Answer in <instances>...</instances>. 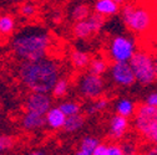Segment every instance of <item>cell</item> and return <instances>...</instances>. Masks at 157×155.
Returning a JSON list of instances; mask_svg holds the SVG:
<instances>
[{
	"label": "cell",
	"mask_w": 157,
	"mask_h": 155,
	"mask_svg": "<svg viewBox=\"0 0 157 155\" xmlns=\"http://www.w3.org/2000/svg\"><path fill=\"white\" fill-rule=\"evenodd\" d=\"M153 65H155V73H156V78H157V53L153 56Z\"/></svg>",
	"instance_id": "35"
},
{
	"label": "cell",
	"mask_w": 157,
	"mask_h": 155,
	"mask_svg": "<svg viewBox=\"0 0 157 155\" xmlns=\"http://www.w3.org/2000/svg\"><path fill=\"white\" fill-rule=\"evenodd\" d=\"M90 61H91V55L86 51L72 50L70 53V62H71L72 67L77 71H82V70L87 68Z\"/></svg>",
	"instance_id": "15"
},
{
	"label": "cell",
	"mask_w": 157,
	"mask_h": 155,
	"mask_svg": "<svg viewBox=\"0 0 157 155\" xmlns=\"http://www.w3.org/2000/svg\"><path fill=\"white\" fill-rule=\"evenodd\" d=\"M145 140L148 143V144H151V145H157V128L155 129V130H152L147 137L145 138Z\"/></svg>",
	"instance_id": "30"
},
{
	"label": "cell",
	"mask_w": 157,
	"mask_h": 155,
	"mask_svg": "<svg viewBox=\"0 0 157 155\" xmlns=\"http://www.w3.org/2000/svg\"><path fill=\"white\" fill-rule=\"evenodd\" d=\"M109 61L106 60L105 56H96L91 57V61L87 66V72L97 76H104L109 71Z\"/></svg>",
	"instance_id": "16"
},
{
	"label": "cell",
	"mask_w": 157,
	"mask_h": 155,
	"mask_svg": "<svg viewBox=\"0 0 157 155\" xmlns=\"http://www.w3.org/2000/svg\"><path fill=\"white\" fill-rule=\"evenodd\" d=\"M91 13H92L91 8L87 4L78 3V4L74 5L72 9L70 10V19L72 23H77V21H81L84 19H86Z\"/></svg>",
	"instance_id": "19"
},
{
	"label": "cell",
	"mask_w": 157,
	"mask_h": 155,
	"mask_svg": "<svg viewBox=\"0 0 157 155\" xmlns=\"http://www.w3.org/2000/svg\"><path fill=\"white\" fill-rule=\"evenodd\" d=\"M120 9H121V5L117 4L115 0H96L92 11L104 17H110L119 14Z\"/></svg>",
	"instance_id": "13"
},
{
	"label": "cell",
	"mask_w": 157,
	"mask_h": 155,
	"mask_svg": "<svg viewBox=\"0 0 157 155\" xmlns=\"http://www.w3.org/2000/svg\"><path fill=\"white\" fill-rule=\"evenodd\" d=\"M77 92L84 99L95 101L105 93V80L102 76L92 74L90 72L82 73L77 80Z\"/></svg>",
	"instance_id": "7"
},
{
	"label": "cell",
	"mask_w": 157,
	"mask_h": 155,
	"mask_svg": "<svg viewBox=\"0 0 157 155\" xmlns=\"http://www.w3.org/2000/svg\"><path fill=\"white\" fill-rule=\"evenodd\" d=\"M9 2H13V3H16V2H20V0H9Z\"/></svg>",
	"instance_id": "38"
},
{
	"label": "cell",
	"mask_w": 157,
	"mask_h": 155,
	"mask_svg": "<svg viewBox=\"0 0 157 155\" xmlns=\"http://www.w3.org/2000/svg\"><path fill=\"white\" fill-rule=\"evenodd\" d=\"M85 122H86V119L82 113L70 115V117H66V119H65L63 130L65 133H76L85 125Z\"/></svg>",
	"instance_id": "18"
},
{
	"label": "cell",
	"mask_w": 157,
	"mask_h": 155,
	"mask_svg": "<svg viewBox=\"0 0 157 155\" xmlns=\"http://www.w3.org/2000/svg\"><path fill=\"white\" fill-rule=\"evenodd\" d=\"M24 155H48L45 150H41V149H39V150H33L30 153H26Z\"/></svg>",
	"instance_id": "34"
},
{
	"label": "cell",
	"mask_w": 157,
	"mask_h": 155,
	"mask_svg": "<svg viewBox=\"0 0 157 155\" xmlns=\"http://www.w3.org/2000/svg\"><path fill=\"white\" fill-rule=\"evenodd\" d=\"M128 63L135 74L136 82H139L142 86H150L156 82L157 78L155 73L153 55L148 50L137 49Z\"/></svg>",
	"instance_id": "4"
},
{
	"label": "cell",
	"mask_w": 157,
	"mask_h": 155,
	"mask_svg": "<svg viewBox=\"0 0 157 155\" xmlns=\"http://www.w3.org/2000/svg\"><path fill=\"white\" fill-rule=\"evenodd\" d=\"M133 128L142 139L157 128V107L140 103L133 114Z\"/></svg>",
	"instance_id": "6"
},
{
	"label": "cell",
	"mask_w": 157,
	"mask_h": 155,
	"mask_svg": "<svg viewBox=\"0 0 157 155\" xmlns=\"http://www.w3.org/2000/svg\"><path fill=\"white\" fill-rule=\"evenodd\" d=\"M115 2L117 3V4H120V5H124L125 3H127L128 0H115Z\"/></svg>",
	"instance_id": "37"
},
{
	"label": "cell",
	"mask_w": 157,
	"mask_h": 155,
	"mask_svg": "<svg viewBox=\"0 0 157 155\" xmlns=\"http://www.w3.org/2000/svg\"><path fill=\"white\" fill-rule=\"evenodd\" d=\"M37 11V8L33 4V3H25L21 5L20 10H19V13H20L21 16L24 17H33Z\"/></svg>",
	"instance_id": "27"
},
{
	"label": "cell",
	"mask_w": 157,
	"mask_h": 155,
	"mask_svg": "<svg viewBox=\"0 0 157 155\" xmlns=\"http://www.w3.org/2000/svg\"><path fill=\"white\" fill-rule=\"evenodd\" d=\"M16 144L15 138L10 137V135H4L0 134V153L6 151V150H11Z\"/></svg>",
	"instance_id": "26"
},
{
	"label": "cell",
	"mask_w": 157,
	"mask_h": 155,
	"mask_svg": "<svg viewBox=\"0 0 157 155\" xmlns=\"http://www.w3.org/2000/svg\"><path fill=\"white\" fill-rule=\"evenodd\" d=\"M61 20H63V16H61L60 13H55V14L52 15V21H54L55 24H60Z\"/></svg>",
	"instance_id": "33"
},
{
	"label": "cell",
	"mask_w": 157,
	"mask_h": 155,
	"mask_svg": "<svg viewBox=\"0 0 157 155\" xmlns=\"http://www.w3.org/2000/svg\"><path fill=\"white\" fill-rule=\"evenodd\" d=\"M130 130V119L122 115L113 114L109 122V137L112 140H121Z\"/></svg>",
	"instance_id": "11"
},
{
	"label": "cell",
	"mask_w": 157,
	"mask_h": 155,
	"mask_svg": "<svg viewBox=\"0 0 157 155\" xmlns=\"http://www.w3.org/2000/svg\"><path fill=\"white\" fill-rule=\"evenodd\" d=\"M52 38L44 27L29 26L14 35L11 50L16 59L23 61H34L48 56Z\"/></svg>",
	"instance_id": "2"
},
{
	"label": "cell",
	"mask_w": 157,
	"mask_h": 155,
	"mask_svg": "<svg viewBox=\"0 0 157 155\" xmlns=\"http://www.w3.org/2000/svg\"><path fill=\"white\" fill-rule=\"evenodd\" d=\"M70 89V83H69V80L65 78V77H60L56 83L54 85L52 89H51V97L52 98H57V99H60V98H64V97L67 94Z\"/></svg>",
	"instance_id": "20"
},
{
	"label": "cell",
	"mask_w": 157,
	"mask_h": 155,
	"mask_svg": "<svg viewBox=\"0 0 157 155\" xmlns=\"http://www.w3.org/2000/svg\"><path fill=\"white\" fill-rule=\"evenodd\" d=\"M75 155H90V154H87V153H85V151H82V150L78 149V150L76 151V154H75Z\"/></svg>",
	"instance_id": "36"
},
{
	"label": "cell",
	"mask_w": 157,
	"mask_h": 155,
	"mask_svg": "<svg viewBox=\"0 0 157 155\" xmlns=\"http://www.w3.org/2000/svg\"><path fill=\"white\" fill-rule=\"evenodd\" d=\"M153 0H128L121 5L120 15L127 30L137 36H147L157 24Z\"/></svg>",
	"instance_id": "3"
},
{
	"label": "cell",
	"mask_w": 157,
	"mask_h": 155,
	"mask_svg": "<svg viewBox=\"0 0 157 155\" xmlns=\"http://www.w3.org/2000/svg\"><path fill=\"white\" fill-rule=\"evenodd\" d=\"M45 125H46L45 124V115H43V114L26 110L21 117V127L28 132L41 129Z\"/></svg>",
	"instance_id": "12"
},
{
	"label": "cell",
	"mask_w": 157,
	"mask_h": 155,
	"mask_svg": "<svg viewBox=\"0 0 157 155\" xmlns=\"http://www.w3.org/2000/svg\"><path fill=\"white\" fill-rule=\"evenodd\" d=\"M57 107L60 108V110L66 115V117L81 113V104L78 102H75V101H64Z\"/></svg>",
	"instance_id": "23"
},
{
	"label": "cell",
	"mask_w": 157,
	"mask_h": 155,
	"mask_svg": "<svg viewBox=\"0 0 157 155\" xmlns=\"http://www.w3.org/2000/svg\"><path fill=\"white\" fill-rule=\"evenodd\" d=\"M137 51V44L132 36L115 35L107 45L106 60L111 62H128Z\"/></svg>",
	"instance_id": "5"
},
{
	"label": "cell",
	"mask_w": 157,
	"mask_h": 155,
	"mask_svg": "<svg viewBox=\"0 0 157 155\" xmlns=\"http://www.w3.org/2000/svg\"><path fill=\"white\" fill-rule=\"evenodd\" d=\"M106 155H124L119 143H109L106 149Z\"/></svg>",
	"instance_id": "28"
},
{
	"label": "cell",
	"mask_w": 157,
	"mask_h": 155,
	"mask_svg": "<svg viewBox=\"0 0 157 155\" xmlns=\"http://www.w3.org/2000/svg\"><path fill=\"white\" fill-rule=\"evenodd\" d=\"M145 103H147L152 107H157V92H153V93L148 94Z\"/></svg>",
	"instance_id": "31"
},
{
	"label": "cell",
	"mask_w": 157,
	"mask_h": 155,
	"mask_svg": "<svg viewBox=\"0 0 157 155\" xmlns=\"http://www.w3.org/2000/svg\"><path fill=\"white\" fill-rule=\"evenodd\" d=\"M121 150L124 153V155H139L140 149H139V144H137L133 139H125L120 143Z\"/></svg>",
	"instance_id": "25"
},
{
	"label": "cell",
	"mask_w": 157,
	"mask_h": 155,
	"mask_svg": "<svg viewBox=\"0 0 157 155\" xmlns=\"http://www.w3.org/2000/svg\"><path fill=\"white\" fill-rule=\"evenodd\" d=\"M144 155H157V145H151L147 150L144 151Z\"/></svg>",
	"instance_id": "32"
},
{
	"label": "cell",
	"mask_w": 157,
	"mask_h": 155,
	"mask_svg": "<svg viewBox=\"0 0 157 155\" xmlns=\"http://www.w3.org/2000/svg\"><path fill=\"white\" fill-rule=\"evenodd\" d=\"M106 149H107V144H104V143H100L97 145L94 151L91 153V155H106Z\"/></svg>",
	"instance_id": "29"
},
{
	"label": "cell",
	"mask_w": 157,
	"mask_h": 155,
	"mask_svg": "<svg viewBox=\"0 0 157 155\" xmlns=\"http://www.w3.org/2000/svg\"><path fill=\"white\" fill-rule=\"evenodd\" d=\"M19 80L30 92L50 93L61 77V65L51 57L34 61H23L19 66Z\"/></svg>",
	"instance_id": "1"
},
{
	"label": "cell",
	"mask_w": 157,
	"mask_h": 155,
	"mask_svg": "<svg viewBox=\"0 0 157 155\" xmlns=\"http://www.w3.org/2000/svg\"><path fill=\"white\" fill-rule=\"evenodd\" d=\"M101 142L99 138L96 137H92V135H87V137H84L82 140L80 142V146H78V149L87 153L91 155V153L94 151V149L99 145Z\"/></svg>",
	"instance_id": "24"
},
{
	"label": "cell",
	"mask_w": 157,
	"mask_h": 155,
	"mask_svg": "<svg viewBox=\"0 0 157 155\" xmlns=\"http://www.w3.org/2000/svg\"><path fill=\"white\" fill-rule=\"evenodd\" d=\"M52 107V97L50 93L30 92L25 101V109L29 112L45 115L46 112Z\"/></svg>",
	"instance_id": "10"
},
{
	"label": "cell",
	"mask_w": 157,
	"mask_h": 155,
	"mask_svg": "<svg viewBox=\"0 0 157 155\" xmlns=\"http://www.w3.org/2000/svg\"><path fill=\"white\" fill-rule=\"evenodd\" d=\"M105 19L106 17L92 11L84 20L74 23L71 30L74 37L77 40H89V38L94 37L102 30L105 25Z\"/></svg>",
	"instance_id": "8"
},
{
	"label": "cell",
	"mask_w": 157,
	"mask_h": 155,
	"mask_svg": "<svg viewBox=\"0 0 157 155\" xmlns=\"http://www.w3.org/2000/svg\"><path fill=\"white\" fill-rule=\"evenodd\" d=\"M0 155H4V154H3V153H0Z\"/></svg>",
	"instance_id": "39"
},
{
	"label": "cell",
	"mask_w": 157,
	"mask_h": 155,
	"mask_svg": "<svg viewBox=\"0 0 157 155\" xmlns=\"http://www.w3.org/2000/svg\"><path fill=\"white\" fill-rule=\"evenodd\" d=\"M15 31V19L9 15L4 14L0 15V36H10Z\"/></svg>",
	"instance_id": "21"
},
{
	"label": "cell",
	"mask_w": 157,
	"mask_h": 155,
	"mask_svg": "<svg viewBox=\"0 0 157 155\" xmlns=\"http://www.w3.org/2000/svg\"><path fill=\"white\" fill-rule=\"evenodd\" d=\"M136 110V104L130 98H120L115 103V113L125 118H132Z\"/></svg>",
	"instance_id": "17"
},
{
	"label": "cell",
	"mask_w": 157,
	"mask_h": 155,
	"mask_svg": "<svg viewBox=\"0 0 157 155\" xmlns=\"http://www.w3.org/2000/svg\"><path fill=\"white\" fill-rule=\"evenodd\" d=\"M109 104H110L109 98L100 97V98H97L95 101H91V103L86 108V114H89V115H96V114H99V113L106 110L109 108Z\"/></svg>",
	"instance_id": "22"
},
{
	"label": "cell",
	"mask_w": 157,
	"mask_h": 155,
	"mask_svg": "<svg viewBox=\"0 0 157 155\" xmlns=\"http://www.w3.org/2000/svg\"><path fill=\"white\" fill-rule=\"evenodd\" d=\"M109 72L112 82L120 87H131L136 83L135 74L128 62H111Z\"/></svg>",
	"instance_id": "9"
},
{
	"label": "cell",
	"mask_w": 157,
	"mask_h": 155,
	"mask_svg": "<svg viewBox=\"0 0 157 155\" xmlns=\"http://www.w3.org/2000/svg\"><path fill=\"white\" fill-rule=\"evenodd\" d=\"M66 115L60 110L59 107H51L45 114V124L54 130L63 129Z\"/></svg>",
	"instance_id": "14"
}]
</instances>
